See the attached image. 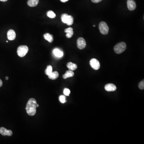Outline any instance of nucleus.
Wrapping results in <instances>:
<instances>
[{
  "instance_id": "obj_1",
  "label": "nucleus",
  "mask_w": 144,
  "mask_h": 144,
  "mask_svg": "<svg viewBox=\"0 0 144 144\" xmlns=\"http://www.w3.org/2000/svg\"><path fill=\"white\" fill-rule=\"evenodd\" d=\"M37 102L33 98L30 99L27 104L26 110L28 115L29 116H33L37 111Z\"/></svg>"
},
{
  "instance_id": "obj_2",
  "label": "nucleus",
  "mask_w": 144,
  "mask_h": 144,
  "mask_svg": "<svg viewBox=\"0 0 144 144\" xmlns=\"http://www.w3.org/2000/svg\"><path fill=\"white\" fill-rule=\"evenodd\" d=\"M127 45L126 43L124 42H120L117 44L114 47V49L115 52L117 54H120L122 53L126 50Z\"/></svg>"
},
{
  "instance_id": "obj_3",
  "label": "nucleus",
  "mask_w": 144,
  "mask_h": 144,
  "mask_svg": "<svg viewBox=\"0 0 144 144\" xmlns=\"http://www.w3.org/2000/svg\"><path fill=\"white\" fill-rule=\"evenodd\" d=\"M28 51V47L27 46L21 45L19 46L17 49V54L19 57H25Z\"/></svg>"
},
{
  "instance_id": "obj_4",
  "label": "nucleus",
  "mask_w": 144,
  "mask_h": 144,
  "mask_svg": "<svg viewBox=\"0 0 144 144\" xmlns=\"http://www.w3.org/2000/svg\"><path fill=\"white\" fill-rule=\"evenodd\" d=\"M99 29L101 34L106 35L108 33L109 28L105 22H101L99 25Z\"/></svg>"
},
{
  "instance_id": "obj_5",
  "label": "nucleus",
  "mask_w": 144,
  "mask_h": 144,
  "mask_svg": "<svg viewBox=\"0 0 144 144\" xmlns=\"http://www.w3.org/2000/svg\"><path fill=\"white\" fill-rule=\"evenodd\" d=\"M90 64L92 68L96 70L99 69L100 67L99 62L95 58H92L91 59L90 61Z\"/></svg>"
},
{
  "instance_id": "obj_6",
  "label": "nucleus",
  "mask_w": 144,
  "mask_h": 144,
  "mask_svg": "<svg viewBox=\"0 0 144 144\" xmlns=\"http://www.w3.org/2000/svg\"><path fill=\"white\" fill-rule=\"evenodd\" d=\"M77 46L80 49H83L86 46V41L83 38H79L77 40Z\"/></svg>"
},
{
  "instance_id": "obj_7",
  "label": "nucleus",
  "mask_w": 144,
  "mask_h": 144,
  "mask_svg": "<svg viewBox=\"0 0 144 144\" xmlns=\"http://www.w3.org/2000/svg\"><path fill=\"white\" fill-rule=\"evenodd\" d=\"M127 5L128 8L130 11H133L136 8V4L134 0H128Z\"/></svg>"
},
{
  "instance_id": "obj_8",
  "label": "nucleus",
  "mask_w": 144,
  "mask_h": 144,
  "mask_svg": "<svg viewBox=\"0 0 144 144\" xmlns=\"http://www.w3.org/2000/svg\"><path fill=\"white\" fill-rule=\"evenodd\" d=\"M0 134L3 136H11L13 132L11 130L6 129L5 128L1 127L0 128Z\"/></svg>"
},
{
  "instance_id": "obj_9",
  "label": "nucleus",
  "mask_w": 144,
  "mask_h": 144,
  "mask_svg": "<svg viewBox=\"0 0 144 144\" xmlns=\"http://www.w3.org/2000/svg\"><path fill=\"white\" fill-rule=\"evenodd\" d=\"M16 35L15 31L13 30L10 29L7 33V37L9 40H14L16 38Z\"/></svg>"
},
{
  "instance_id": "obj_10",
  "label": "nucleus",
  "mask_w": 144,
  "mask_h": 144,
  "mask_svg": "<svg viewBox=\"0 0 144 144\" xmlns=\"http://www.w3.org/2000/svg\"><path fill=\"white\" fill-rule=\"evenodd\" d=\"M105 89L107 91L110 92V91H115L117 89V87L114 84L109 83V84H107L105 85Z\"/></svg>"
},
{
  "instance_id": "obj_11",
  "label": "nucleus",
  "mask_w": 144,
  "mask_h": 144,
  "mask_svg": "<svg viewBox=\"0 0 144 144\" xmlns=\"http://www.w3.org/2000/svg\"><path fill=\"white\" fill-rule=\"evenodd\" d=\"M67 67L69 69V70H75L77 68V66L76 64L73 63L72 62H69L67 64Z\"/></svg>"
},
{
  "instance_id": "obj_12",
  "label": "nucleus",
  "mask_w": 144,
  "mask_h": 144,
  "mask_svg": "<svg viewBox=\"0 0 144 144\" xmlns=\"http://www.w3.org/2000/svg\"><path fill=\"white\" fill-rule=\"evenodd\" d=\"M53 53L56 57H61L63 55V52L58 48H55L53 50Z\"/></svg>"
},
{
  "instance_id": "obj_13",
  "label": "nucleus",
  "mask_w": 144,
  "mask_h": 144,
  "mask_svg": "<svg viewBox=\"0 0 144 144\" xmlns=\"http://www.w3.org/2000/svg\"><path fill=\"white\" fill-rule=\"evenodd\" d=\"M39 2V0H28L27 4L30 7H35L37 5Z\"/></svg>"
},
{
  "instance_id": "obj_14",
  "label": "nucleus",
  "mask_w": 144,
  "mask_h": 144,
  "mask_svg": "<svg viewBox=\"0 0 144 144\" xmlns=\"http://www.w3.org/2000/svg\"><path fill=\"white\" fill-rule=\"evenodd\" d=\"M58 77H59V74L57 71L52 72L50 75H48L49 78L52 80L56 79L57 78H58Z\"/></svg>"
},
{
  "instance_id": "obj_15",
  "label": "nucleus",
  "mask_w": 144,
  "mask_h": 144,
  "mask_svg": "<svg viewBox=\"0 0 144 144\" xmlns=\"http://www.w3.org/2000/svg\"><path fill=\"white\" fill-rule=\"evenodd\" d=\"M74 75V73L73 71L70 70H67L65 74L63 75V78H64V79H66V78H68L73 77Z\"/></svg>"
},
{
  "instance_id": "obj_16",
  "label": "nucleus",
  "mask_w": 144,
  "mask_h": 144,
  "mask_svg": "<svg viewBox=\"0 0 144 144\" xmlns=\"http://www.w3.org/2000/svg\"><path fill=\"white\" fill-rule=\"evenodd\" d=\"M45 39L49 43H52L53 41V36L49 33H47L44 35Z\"/></svg>"
},
{
  "instance_id": "obj_17",
  "label": "nucleus",
  "mask_w": 144,
  "mask_h": 144,
  "mask_svg": "<svg viewBox=\"0 0 144 144\" xmlns=\"http://www.w3.org/2000/svg\"><path fill=\"white\" fill-rule=\"evenodd\" d=\"M73 21H74V18L71 15H68L66 24L68 26L71 25L73 24Z\"/></svg>"
},
{
  "instance_id": "obj_18",
  "label": "nucleus",
  "mask_w": 144,
  "mask_h": 144,
  "mask_svg": "<svg viewBox=\"0 0 144 144\" xmlns=\"http://www.w3.org/2000/svg\"><path fill=\"white\" fill-rule=\"evenodd\" d=\"M52 72H53V68H52V66L50 65H48L47 67V68L45 70V73L48 76L49 75H50Z\"/></svg>"
},
{
  "instance_id": "obj_19",
  "label": "nucleus",
  "mask_w": 144,
  "mask_h": 144,
  "mask_svg": "<svg viewBox=\"0 0 144 144\" xmlns=\"http://www.w3.org/2000/svg\"><path fill=\"white\" fill-rule=\"evenodd\" d=\"M47 16L48 17L51 18H55L56 17V15L54 12L52 11H49L47 12Z\"/></svg>"
},
{
  "instance_id": "obj_20",
  "label": "nucleus",
  "mask_w": 144,
  "mask_h": 144,
  "mask_svg": "<svg viewBox=\"0 0 144 144\" xmlns=\"http://www.w3.org/2000/svg\"><path fill=\"white\" fill-rule=\"evenodd\" d=\"M68 15L67 14H63L61 16V20L64 23H66Z\"/></svg>"
},
{
  "instance_id": "obj_21",
  "label": "nucleus",
  "mask_w": 144,
  "mask_h": 144,
  "mask_svg": "<svg viewBox=\"0 0 144 144\" xmlns=\"http://www.w3.org/2000/svg\"><path fill=\"white\" fill-rule=\"evenodd\" d=\"M59 99L61 103H65L67 101H66V97L63 95H61V96H60Z\"/></svg>"
},
{
  "instance_id": "obj_22",
  "label": "nucleus",
  "mask_w": 144,
  "mask_h": 144,
  "mask_svg": "<svg viewBox=\"0 0 144 144\" xmlns=\"http://www.w3.org/2000/svg\"><path fill=\"white\" fill-rule=\"evenodd\" d=\"M70 92V90L69 89H67V88L65 89L64 90V91H63V93H64V95H66V96H69Z\"/></svg>"
},
{
  "instance_id": "obj_23",
  "label": "nucleus",
  "mask_w": 144,
  "mask_h": 144,
  "mask_svg": "<svg viewBox=\"0 0 144 144\" xmlns=\"http://www.w3.org/2000/svg\"><path fill=\"white\" fill-rule=\"evenodd\" d=\"M139 87L140 89L143 90L144 89V80L141 81L139 85Z\"/></svg>"
},
{
  "instance_id": "obj_24",
  "label": "nucleus",
  "mask_w": 144,
  "mask_h": 144,
  "mask_svg": "<svg viewBox=\"0 0 144 144\" xmlns=\"http://www.w3.org/2000/svg\"><path fill=\"white\" fill-rule=\"evenodd\" d=\"M73 34H74V32L73 31H72V32H70V33H67L66 34V37H67V38H70L72 37V36H73Z\"/></svg>"
},
{
  "instance_id": "obj_25",
  "label": "nucleus",
  "mask_w": 144,
  "mask_h": 144,
  "mask_svg": "<svg viewBox=\"0 0 144 144\" xmlns=\"http://www.w3.org/2000/svg\"><path fill=\"white\" fill-rule=\"evenodd\" d=\"M72 31H73V28L71 27L65 29V32L67 33L72 32Z\"/></svg>"
},
{
  "instance_id": "obj_26",
  "label": "nucleus",
  "mask_w": 144,
  "mask_h": 144,
  "mask_svg": "<svg viewBox=\"0 0 144 144\" xmlns=\"http://www.w3.org/2000/svg\"><path fill=\"white\" fill-rule=\"evenodd\" d=\"M102 1V0H91V1L94 3H99L101 2Z\"/></svg>"
},
{
  "instance_id": "obj_27",
  "label": "nucleus",
  "mask_w": 144,
  "mask_h": 144,
  "mask_svg": "<svg viewBox=\"0 0 144 144\" xmlns=\"http://www.w3.org/2000/svg\"><path fill=\"white\" fill-rule=\"evenodd\" d=\"M68 0H60V1L63 3H65V2H67Z\"/></svg>"
},
{
  "instance_id": "obj_28",
  "label": "nucleus",
  "mask_w": 144,
  "mask_h": 144,
  "mask_svg": "<svg viewBox=\"0 0 144 144\" xmlns=\"http://www.w3.org/2000/svg\"><path fill=\"white\" fill-rule=\"evenodd\" d=\"M2 85H3V82L0 79V87H1L2 86Z\"/></svg>"
},
{
  "instance_id": "obj_29",
  "label": "nucleus",
  "mask_w": 144,
  "mask_h": 144,
  "mask_svg": "<svg viewBox=\"0 0 144 144\" xmlns=\"http://www.w3.org/2000/svg\"><path fill=\"white\" fill-rule=\"evenodd\" d=\"M8 0H0V1H2V2H6Z\"/></svg>"
},
{
  "instance_id": "obj_30",
  "label": "nucleus",
  "mask_w": 144,
  "mask_h": 144,
  "mask_svg": "<svg viewBox=\"0 0 144 144\" xmlns=\"http://www.w3.org/2000/svg\"><path fill=\"white\" fill-rule=\"evenodd\" d=\"M8 77H6V80H8Z\"/></svg>"
},
{
  "instance_id": "obj_31",
  "label": "nucleus",
  "mask_w": 144,
  "mask_h": 144,
  "mask_svg": "<svg viewBox=\"0 0 144 144\" xmlns=\"http://www.w3.org/2000/svg\"><path fill=\"white\" fill-rule=\"evenodd\" d=\"M38 106H39V105H38V104H37V107H38Z\"/></svg>"
},
{
  "instance_id": "obj_32",
  "label": "nucleus",
  "mask_w": 144,
  "mask_h": 144,
  "mask_svg": "<svg viewBox=\"0 0 144 144\" xmlns=\"http://www.w3.org/2000/svg\"><path fill=\"white\" fill-rule=\"evenodd\" d=\"M93 27H95V25H93Z\"/></svg>"
}]
</instances>
